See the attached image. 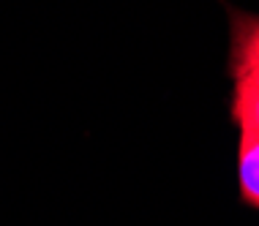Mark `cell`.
<instances>
[{
  "instance_id": "obj_1",
  "label": "cell",
  "mask_w": 259,
  "mask_h": 226,
  "mask_svg": "<svg viewBox=\"0 0 259 226\" xmlns=\"http://www.w3.org/2000/svg\"><path fill=\"white\" fill-rule=\"evenodd\" d=\"M259 71V17L229 9V71Z\"/></svg>"
},
{
  "instance_id": "obj_2",
  "label": "cell",
  "mask_w": 259,
  "mask_h": 226,
  "mask_svg": "<svg viewBox=\"0 0 259 226\" xmlns=\"http://www.w3.org/2000/svg\"><path fill=\"white\" fill-rule=\"evenodd\" d=\"M232 74V123L237 128H246L259 133V71L256 68H243Z\"/></svg>"
},
{
  "instance_id": "obj_3",
  "label": "cell",
  "mask_w": 259,
  "mask_h": 226,
  "mask_svg": "<svg viewBox=\"0 0 259 226\" xmlns=\"http://www.w3.org/2000/svg\"><path fill=\"white\" fill-rule=\"evenodd\" d=\"M237 188L248 210H259V133L237 128Z\"/></svg>"
}]
</instances>
